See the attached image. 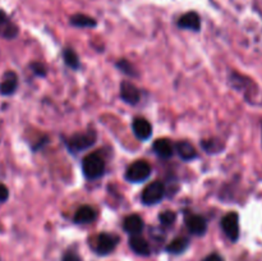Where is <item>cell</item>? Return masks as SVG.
<instances>
[{
    "label": "cell",
    "mask_w": 262,
    "mask_h": 261,
    "mask_svg": "<svg viewBox=\"0 0 262 261\" xmlns=\"http://www.w3.org/2000/svg\"><path fill=\"white\" fill-rule=\"evenodd\" d=\"M63 56H64V61H66L67 66L71 67L72 69L79 68V59H78V55L74 53V50H72V49H69V48L66 49L63 53Z\"/></svg>",
    "instance_id": "ffe728a7"
},
{
    "label": "cell",
    "mask_w": 262,
    "mask_h": 261,
    "mask_svg": "<svg viewBox=\"0 0 262 261\" xmlns=\"http://www.w3.org/2000/svg\"><path fill=\"white\" fill-rule=\"evenodd\" d=\"M177 151H178L179 156L184 160H192V159L197 158V151L196 148L193 147V145L187 141H181L176 145Z\"/></svg>",
    "instance_id": "ac0fdd59"
},
{
    "label": "cell",
    "mask_w": 262,
    "mask_h": 261,
    "mask_svg": "<svg viewBox=\"0 0 262 261\" xmlns=\"http://www.w3.org/2000/svg\"><path fill=\"white\" fill-rule=\"evenodd\" d=\"M8 197H9V191H8V188L4 184L0 183V202H5Z\"/></svg>",
    "instance_id": "484cf974"
},
{
    "label": "cell",
    "mask_w": 262,
    "mask_h": 261,
    "mask_svg": "<svg viewBox=\"0 0 262 261\" xmlns=\"http://www.w3.org/2000/svg\"><path fill=\"white\" fill-rule=\"evenodd\" d=\"M18 86V77L14 72H7L4 74V78H3L2 83H0V94L5 95H12L14 94L15 90Z\"/></svg>",
    "instance_id": "4fadbf2b"
},
{
    "label": "cell",
    "mask_w": 262,
    "mask_h": 261,
    "mask_svg": "<svg viewBox=\"0 0 262 261\" xmlns=\"http://www.w3.org/2000/svg\"><path fill=\"white\" fill-rule=\"evenodd\" d=\"M120 96H122V99L124 100L127 104L130 105L138 104L141 100L140 90H138L135 84H132L130 82L127 81L122 82V84H120Z\"/></svg>",
    "instance_id": "ba28073f"
},
{
    "label": "cell",
    "mask_w": 262,
    "mask_h": 261,
    "mask_svg": "<svg viewBox=\"0 0 262 261\" xmlns=\"http://www.w3.org/2000/svg\"><path fill=\"white\" fill-rule=\"evenodd\" d=\"M178 27L199 32L201 30V18L196 12H187L178 19Z\"/></svg>",
    "instance_id": "9c48e42d"
},
{
    "label": "cell",
    "mask_w": 262,
    "mask_h": 261,
    "mask_svg": "<svg viewBox=\"0 0 262 261\" xmlns=\"http://www.w3.org/2000/svg\"><path fill=\"white\" fill-rule=\"evenodd\" d=\"M132 128L136 137L141 141H147L152 135V127L145 118H136L132 123Z\"/></svg>",
    "instance_id": "30bf717a"
},
{
    "label": "cell",
    "mask_w": 262,
    "mask_h": 261,
    "mask_svg": "<svg viewBox=\"0 0 262 261\" xmlns=\"http://www.w3.org/2000/svg\"><path fill=\"white\" fill-rule=\"evenodd\" d=\"M117 67L120 69V71L124 72L125 74H128V76H136V74H137V73H136V71H135V68H133L132 64H130L129 61H127V60L118 61Z\"/></svg>",
    "instance_id": "603a6c76"
},
{
    "label": "cell",
    "mask_w": 262,
    "mask_h": 261,
    "mask_svg": "<svg viewBox=\"0 0 262 261\" xmlns=\"http://www.w3.org/2000/svg\"><path fill=\"white\" fill-rule=\"evenodd\" d=\"M151 176V166L147 161L137 160L128 166L125 171V179L132 183H140V182L146 181Z\"/></svg>",
    "instance_id": "7a4b0ae2"
},
{
    "label": "cell",
    "mask_w": 262,
    "mask_h": 261,
    "mask_svg": "<svg viewBox=\"0 0 262 261\" xmlns=\"http://www.w3.org/2000/svg\"><path fill=\"white\" fill-rule=\"evenodd\" d=\"M154 151L156 153V155L160 156V158L164 159H169L171 155L174 154V148L173 145L169 140L166 138H159L154 142Z\"/></svg>",
    "instance_id": "2e32d148"
},
{
    "label": "cell",
    "mask_w": 262,
    "mask_h": 261,
    "mask_svg": "<svg viewBox=\"0 0 262 261\" xmlns=\"http://www.w3.org/2000/svg\"><path fill=\"white\" fill-rule=\"evenodd\" d=\"M82 170L86 178L97 179L104 176L105 161L99 154H90L82 161Z\"/></svg>",
    "instance_id": "6da1fadb"
},
{
    "label": "cell",
    "mask_w": 262,
    "mask_h": 261,
    "mask_svg": "<svg viewBox=\"0 0 262 261\" xmlns=\"http://www.w3.org/2000/svg\"><path fill=\"white\" fill-rule=\"evenodd\" d=\"M176 219H177V215L174 211H170V210H166V211L161 212L160 216H159V220H160L161 225L163 227H171V225L176 223Z\"/></svg>",
    "instance_id": "7402d4cb"
},
{
    "label": "cell",
    "mask_w": 262,
    "mask_h": 261,
    "mask_svg": "<svg viewBox=\"0 0 262 261\" xmlns=\"http://www.w3.org/2000/svg\"><path fill=\"white\" fill-rule=\"evenodd\" d=\"M165 194V186L163 182L155 181L148 184L142 192V202L145 205H156L163 200Z\"/></svg>",
    "instance_id": "277c9868"
},
{
    "label": "cell",
    "mask_w": 262,
    "mask_h": 261,
    "mask_svg": "<svg viewBox=\"0 0 262 261\" xmlns=\"http://www.w3.org/2000/svg\"><path fill=\"white\" fill-rule=\"evenodd\" d=\"M189 246V240L188 238H184V237H179L176 238L174 241H171V243H169L166 246V251L169 253H173V255H181L183 253L184 251L188 248Z\"/></svg>",
    "instance_id": "d6986e66"
},
{
    "label": "cell",
    "mask_w": 262,
    "mask_h": 261,
    "mask_svg": "<svg viewBox=\"0 0 262 261\" xmlns=\"http://www.w3.org/2000/svg\"><path fill=\"white\" fill-rule=\"evenodd\" d=\"M61 261H82V258L76 252H73V251H68V252L64 253L63 260Z\"/></svg>",
    "instance_id": "cb8c5ba5"
},
{
    "label": "cell",
    "mask_w": 262,
    "mask_h": 261,
    "mask_svg": "<svg viewBox=\"0 0 262 261\" xmlns=\"http://www.w3.org/2000/svg\"><path fill=\"white\" fill-rule=\"evenodd\" d=\"M222 227L227 237L232 242H237L239 238V217L237 212L232 211L225 215L222 220Z\"/></svg>",
    "instance_id": "8992f818"
},
{
    "label": "cell",
    "mask_w": 262,
    "mask_h": 261,
    "mask_svg": "<svg viewBox=\"0 0 262 261\" xmlns=\"http://www.w3.org/2000/svg\"><path fill=\"white\" fill-rule=\"evenodd\" d=\"M0 35L8 40H12L18 35V27L14 23L10 22L7 13L2 9H0Z\"/></svg>",
    "instance_id": "8fae6325"
},
{
    "label": "cell",
    "mask_w": 262,
    "mask_h": 261,
    "mask_svg": "<svg viewBox=\"0 0 262 261\" xmlns=\"http://www.w3.org/2000/svg\"><path fill=\"white\" fill-rule=\"evenodd\" d=\"M129 247L132 248L133 252L141 256H148L151 253L150 245L145 238L141 237L140 234L137 235H130L129 238Z\"/></svg>",
    "instance_id": "5bb4252c"
},
{
    "label": "cell",
    "mask_w": 262,
    "mask_h": 261,
    "mask_svg": "<svg viewBox=\"0 0 262 261\" xmlns=\"http://www.w3.org/2000/svg\"><path fill=\"white\" fill-rule=\"evenodd\" d=\"M186 225L188 228L189 233H192L193 235H204L207 229L206 219L201 215H188L186 217Z\"/></svg>",
    "instance_id": "52a82bcc"
},
{
    "label": "cell",
    "mask_w": 262,
    "mask_h": 261,
    "mask_svg": "<svg viewBox=\"0 0 262 261\" xmlns=\"http://www.w3.org/2000/svg\"><path fill=\"white\" fill-rule=\"evenodd\" d=\"M96 141V133L94 130H89L86 133H77V135L72 136L67 143H68L69 150L77 153V151H83L86 148L91 147Z\"/></svg>",
    "instance_id": "3957f363"
},
{
    "label": "cell",
    "mask_w": 262,
    "mask_h": 261,
    "mask_svg": "<svg viewBox=\"0 0 262 261\" xmlns=\"http://www.w3.org/2000/svg\"><path fill=\"white\" fill-rule=\"evenodd\" d=\"M96 216V210L94 207L84 205V206H81L77 210L76 215H74V223H77V224H89V223L94 222Z\"/></svg>",
    "instance_id": "9a60e30c"
},
{
    "label": "cell",
    "mask_w": 262,
    "mask_h": 261,
    "mask_svg": "<svg viewBox=\"0 0 262 261\" xmlns=\"http://www.w3.org/2000/svg\"><path fill=\"white\" fill-rule=\"evenodd\" d=\"M71 25L74 26V27L79 28H94L96 27L97 22L92 17L86 14H82V13H78V14H74L71 17Z\"/></svg>",
    "instance_id": "e0dca14e"
},
{
    "label": "cell",
    "mask_w": 262,
    "mask_h": 261,
    "mask_svg": "<svg viewBox=\"0 0 262 261\" xmlns=\"http://www.w3.org/2000/svg\"><path fill=\"white\" fill-rule=\"evenodd\" d=\"M201 145L209 154L220 153L223 150V145L219 140H205L202 141Z\"/></svg>",
    "instance_id": "44dd1931"
},
{
    "label": "cell",
    "mask_w": 262,
    "mask_h": 261,
    "mask_svg": "<svg viewBox=\"0 0 262 261\" xmlns=\"http://www.w3.org/2000/svg\"><path fill=\"white\" fill-rule=\"evenodd\" d=\"M202 261H224V258H223L219 253L214 252V253H210L209 256H206Z\"/></svg>",
    "instance_id": "4316f807"
},
{
    "label": "cell",
    "mask_w": 262,
    "mask_h": 261,
    "mask_svg": "<svg viewBox=\"0 0 262 261\" xmlns=\"http://www.w3.org/2000/svg\"><path fill=\"white\" fill-rule=\"evenodd\" d=\"M119 243V237L112 233H100L96 238V246H95V251L97 255L106 256L110 252L114 251Z\"/></svg>",
    "instance_id": "5b68a950"
},
{
    "label": "cell",
    "mask_w": 262,
    "mask_h": 261,
    "mask_svg": "<svg viewBox=\"0 0 262 261\" xmlns=\"http://www.w3.org/2000/svg\"><path fill=\"white\" fill-rule=\"evenodd\" d=\"M31 68H32V71L35 72L36 74H38V76L43 77L46 74L45 68H43V66H41V64L33 63V64H31Z\"/></svg>",
    "instance_id": "d4e9b609"
},
{
    "label": "cell",
    "mask_w": 262,
    "mask_h": 261,
    "mask_svg": "<svg viewBox=\"0 0 262 261\" xmlns=\"http://www.w3.org/2000/svg\"><path fill=\"white\" fill-rule=\"evenodd\" d=\"M123 228L130 235H137L142 233L143 228H145V223H143L142 217L138 216V215H129V216H127L124 219Z\"/></svg>",
    "instance_id": "7c38bea8"
}]
</instances>
